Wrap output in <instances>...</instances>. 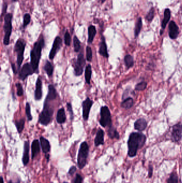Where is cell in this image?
<instances>
[{
    "instance_id": "1",
    "label": "cell",
    "mask_w": 182,
    "mask_h": 183,
    "mask_svg": "<svg viewBox=\"0 0 182 183\" xmlns=\"http://www.w3.org/2000/svg\"><path fill=\"white\" fill-rule=\"evenodd\" d=\"M146 140V136L144 134L139 132L130 134L128 141V156L130 157L136 156L138 149L144 146Z\"/></svg>"
},
{
    "instance_id": "2",
    "label": "cell",
    "mask_w": 182,
    "mask_h": 183,
    "mask_svg": "<svg viewBox=\"0 0 182 183\" xmlns=\"http://www.w3.org/2000/svg\"><path fill=\"white\" fill-rule=\"evenodd\" d=\"M45 45L43 36L41 35L40 38L34 44L33 47L30 52V64L35 72L38 71V66L41 57L42 49Z\"/></svg>"
},
{
    "instance_id": "3",
    "label": "cell",
    "mask_w": 182,
    "mask_h": 183,
    "mask_svg": "<svg viewBox=\"0 0 182 183\" xmlns=\"http://www.w3.org/2000/svg\"><path fill=\"white\" fill-rule=\"evenodd\" d=\"M49 102L50 101L45 100L43 110L38 117V123L43 126H48L52 121L54 109L51 107Z\"/></svg>"
},
{
    "instance_id": "4",
    "label": "cell",
    "mask_w": 182,
    "mask_h": 183,
    "mask_svg": "<svg viewBox=\"0 0 182 183\" xmlns=\"http://www.w3.org/2000/svg\"><path fill=\"white\" fill-rule=\"evenodd\" d=\"M89 153V147L86 141L81 143L77 157V165L79 169L82 170L87 164V160Z\"/></svg>"
},
{
    "instance_id": "5",
    "label": "cell",
    "mask_w": 182,
    "mask_h": 183,
    "mask_svg": "<svg viewBox=\"0 0 182 183\" xmlns=\"http://www.w3.org/2000/svg\"><path fill=\"white\" fill-rule=\"evenodd\" d=\"M13 15L11 13L6 14L4 17V36L3 38V44L5 46H8L10 44V36L11 35L12 30V20Z\"/></svg>"
},
{
    "instance_id": "6",
    "label": "cell",
    "mask_w": 182,
    "mask_h": 183,
    "mask_svg": "<svg viewBox=\"0 0 182 183\" xmlns=\"http://www.w3.org/2000/svg\"><path fill=\"white\" fill-rule=\"evenodd\" d=\"M26 42L22 39H19L14 45V52L17 54V63L19 68L24 60V53L26 47Z\"/></svg>"
},
{
    "instance_id": "7",
    "label": "cell",
    "mask_w": 182,
    "mask_h": 183,
    "mask_svg": "<svg viewBox=\"0 0 182 183\" xmlns=\"http://www.w3.org/2000/svg\"><path fill=\"white\" fill-rule=\"evenodd\" d=\"M100 118L99 124L103 127L112 126V118L110 111L107 106H103L100 109Z\"/></svg>"
},
{
    "instance_id": "8",
    "label": "cell",
    "mask_w": 182,
    "mask_h": 183,
    "mask_svg": "<svg viewBox=\"0 0 182 183\" xmlns=\"http://www.w3.org/2000/svg\"><path fill=\"white\" fill-rule=\"evenodd\" d=\"M86 65V60L82 53L79 54L75 63L74 64V74L76 76H80L83 74V69Z\"/></svg>"
},
{
    "instance_id": "9",
    "label": "cell",
    "mask_w": 182,
    "mask_h": 183,
    "mask_svg": "<svg viewBox=\"0 0 182 183\" xmlns=\"http://www.w3.org/2000/svg\"><path fill=\"white\" fill-rule=\"evenodd\" d=\"M34 73H35V71L32 68L31 64L27 63L22 66V69L19 72V78L20 80H24L26 79L28 76L32 75Z\"/></svg>"
},
{
    "instance_id": "10",
    "label": "cell",
    "mask_w": 182,
    "mask_h": 183,
    "mask_svg": "<svg viewBox=\"0 0 182 183\" xmlns=\"http://www.w3.org/2000/svg\"><path fill=\"white\" fill-rule=\"evenodd\" d=\"M62 45V39L60 36H57L55 39L52 45V48L50 50L49 54V58L50 60H53L55 56H56L57 52L59 50Z\"/></svg>"
},
{
    "instance_id": "11",
    "label": "cell",
    "mask_w": 182,
    "mask_h": 183,
    "mask_svg": "<svg viewBox=\"0 0 182 183\" xmlns=\"http://www.w3.org/2000/svg\"><path fill=\"white\" fill-rule=\"evenodd\" d=\"M92 104L93 101L89 98H87L82 103V116L84 121L88 120Z\"/></svg>"
},
{
    "instance_id": "12",
    "label": "cell",
    "mask_w": 182,
    "mask_h": 183,
    "mask_svg": "<svg viewBox=\"0 0 182 183\" xmlns=\"http://www.w3.org/2000/svg\"><path fill=\"white\" fill-rule=\"evenodd\" d=\"M182 138V124H177L172 127V139L173 142L177 143L180 141Z\"/></svg>"
},
{
    "instance_id": "13",
    "label": "cell",
    "mask_w": 182,
    "mask_h": 183,
    "mask_svg": "<svg viewBox=\"0 0 182 183\" xmlns=\"http://www.w3.org/2000/svg\"><path fill=\"white\" fill-rule=\"evenodd\" d=\"M179 34V28L174 21H170L169 24V36L172 39H176Z\"/></svg>"
},
{
    "instance_id": "14",
    "label": "cell",
    "mask_w": 182,
    "mask_h": 183,
    "mask_svg": "<svg viewBox=\"0 0 182 183\" xmlns=\"http://www.w3.org/2000/svg\"><path fill=\"white\" fill-rule=\"evenodd\" d=\"M30 143L28 141H25L24 145V151L22 154V162L24 167L28 165L30 162Z\"/></svg>"
},
{
    "instance_id": "15",
    "label": "cell",
    "mask_w": 182,
    "mask_h": 183,
    "mask_svg": "<svg viewBox=\"0 0 182 183\" xmlns=\"http://www.w3.org/2000/svg\"><path fill=\"white\" fill-rule=\"evenodd\" d=\"M98 53L100 55L103 56L104 57L108 58L109 56L108 51H107V47L106 45L105 39L104 36L102 35L101 36V41H100L99 46V50Z\"/></svg>"
},
{
    "instance_id": "16",
    "label": "cell",
    "mask_w": 182,
    "mask_h": 183,
    "mask_svg": "<svg viewBox=\"0 0 182 183\" xmlns=\"http://www.w3.org/2000/svg\"><path fill=\"white\" fill-rule=\"evenodd\" d=\"M40 143L38 140L35 139L31 145V159L34 160L40 153Z\"/></svg>"
},
{
    "instance_id": "17",
    "label": "cell",
    "mask_w": 182,
    "mask_h": 183,
    "mask_svg": "<svg viewBox=\"0 0 182 183\" xmlns=\"http://www.w3.org/2000/svg\"><path fill=\"white\" fill-rule=\"evenodd\" d=\"M42 83L40 77L38 78L36 83V88L34 94L35 99L36 101H39L42 97Z\"/></svg>"
},
{
    "instance_id": "18",
    "label": "cell",
    "mask_w": 182,
    "mask_h": 183,
    "mask_svg": "<svg viewBox=\"0 0 182 183\" xmlns=\"http://www.w3.org/2000/svg\"><path fill=\"white\" fill-rule=\"evenodd\" d=\"M104 132L102 129H99L96 134V137L95 138V146L98 147L104 144Z\"/></svg>"
},
{
    "instance_id": "19",
    "label": "cell",
    "mask_w": 182,
    "mask_h": 183,
    "mask_svg": "<svg viewBox=\"0 0 182 183\" xmlns=\"http://www.w3.org/2000/svg\"><path fill=\"white\" fill-rule=\"evenodd\" d=\"M40 145L43 153L46 154L50 152L51 149V146L48 140L46 139L43 137H41L40 138Z\"/></svg>"
},
{
    "instance_id": "20",
    "label": "cell",
    "mask_w": 182,
    "mask_h": 183,
    "mask_svg": "<svg viewBox=\"0 0 182 183\" xmlns=\"http://www.w3.org/2000/svg\"><path fill=\"white\" fill-rule=\"evenodd\" d=\"M147 125L148 123L146 120L143 118H140L135 121L134 123L135 129L138 131H143L144 130H145L147 127Z\"/></svg>"
},
{
    "instance_id": "21",
    "label": "cell",
    "mask_w": 182,
    "mask_h": 183,
    "mask_svg": "<svg viewBox=\"0 0 182 183\" xmlns=\"http://www.w3.org/2000/svg\"><path fill=\"white\" fill-rule=\"evenodd\" d=\"M88 44H92V42L94 41L95 37L96 36L97 33V30H96V27L94 25H91L88 27Z\"/></svg>"
},
{
    "instance_id": "22",
    "label": "cell",
    "mask_w": 182,
    "mask_h": 183,
    "mask_svg": "<svg viewBox=\"0 0 182 183\" xmlns=\"http://www.w3.org/2000/svg\"><path fill=\"white\" fill-rule=\"evenodd\" d=\"M66 116L65 111L63 108L59 109L56 116V121L59 124H63L66 121Z\"/></svg>"
},
{
    "instance_id": "23",
    "label": "cell",
    "mask_w": 182,
    "mask_h": 183,
    "mask_svg": "<svg viewBox=\"0 0 182 183\" xmlns=\"http://www.w3.org/2000/svg\"><path fill=\"white\" fill-rule=\"evenodd\" d=\"M170 17H171V11L170 9L168 8H166L164 10V17L161 23V28H162L161 30L162 31H164L166 28L167 24H168V22L170 20Z\"/></svg>"
},
{
    "instance_id": "24",
    "label": "cell",
    "mask_w": 182,
    "mask_h": 183,
    "mask_svg": "<svg viewBox=\"0 0 182 183\" xmlns=\"http://www.w3.org/2000/svg\"><path fill=\"white\" fill-rule=\"evenodd\" d=\"M56 97H57V92H56V90L54 86L52 85H49L48 94L47 96L46 99L48 100L49 101H51L52 100L56 99Z\"/></svg>"
},
{
    "instance_id": "25",
    "label": "cell",
    "mask_w": 182,
    "mask_h": 183,
    "mask_svg": "<svg viewBox=\"0 0 182 183\" xmlns=\"http://www.w3.org/2000/svg\"><path fill=\"white\" fill-rule=\"evenodd\" d=\"M107 134H108V137L112 139H119L120 138V135L118 132L117 131L116 129L114 128L113 126L108 128Z\"/></svg>"
},
{
    "instance_id": "26",
    "label": "cell",
    "mask_w": 182,
    "mask_h": 183,
    "mask_svg": "<svg viewBox=\"0 0 182 183\" xmlns=\"http://www.w3.org/2000/svg\"><path fill=\"white\" fill-rule=\"evenodd\" d=\"M133 105H134V100H133L132 98H130V97H129V98H127L124 100L121 104V107L123 108L126 109H130L132 107Z\"/></svg>"
},
{
    "instance_id": "27",
    "label": "cell",
    "mask_w": 182,
    "mask_h": 183,
    "mask_svg": "<svg viewBox=\"0 0 182 183\" xmlns=\"http://www.w3.org/2000/svg\"><path fill=\"white\" fill-rule=\"evenodd\" d=\"M91 74H92V69L91 66L90 65H88L87 66L85 70V80L88 84H90V81L91 78Z\"/></svg>"
},
{
    "instance_id": "28",
    "label": "cell",
    "mask_w": 182,
    "mask_h": 183,
    "mask_svg": "<svg viewBox=\"0 0 182 183\" xmlns=\"http://www.w3.org/2000/svg\"><path fill=\"white\" fill-rule=\"evenodd\" d=\"M142 18H140V17H139L137 20L136 25H135V36L136 38H137L139 36L140 33V31H141L142 28Z\"/></svg>"
},
{
    "instance_id": "29",
    "label": "cell",
    "mask_w": 182,
    "mask_h": 183,
    "mask_svg": "<svg viewBox=\"0 0 182 183\" xmlns=\"http://www.w3.org/2000/svg\"><path fill=\"white\" fill-rule=\"evenodd\" d=\"M43 69L49 77H51L52 76L53 71H54V67L52 66V64L49 61H47Z\"/></svg>"
},
{
    "instance_id": "30",
    "label": "cell",
    "mask_w": 182,
    "mask_h": 183,
    "mask_svg": "<svg viewBox=\"0 0 182 183\" xmlns=\"http://www.w3.org/2000/svg\"><path fill=\"white\" fill-rule=\"evenodd\" d=\"M124 61L125 65L128 69L131 68L134 64V58L132 57V56H131L130 55H127L125 56Z\"/></svg>"
},
{
    "instance_id": "31",
    "label": "cell",
    "mask_w": 182,
    "mask_h": 183,
    "mask_svg": "<svg viewBox=\"0 0 182 183\" xmlns=\"http://www.w3.org/2000/svg\"><path fill=\"white\" fill-rule=\"evenodd\" d=\"M15 126H16L18 133L21 134L24 129L25 120H24V118H22L20 120L17 121L15 122Z\"/></svg>"
},
{
    "instance_id": "32",
    "label": "cell",
    "mask_w": 182,
    "mask_h": 183,
    "mask_svg": "<svg viewBox=\"0 0 182 183\" xmlns=\"http://www.w3.org/2000/svg\"><path fill=\"white\" fill-rule=\"evenodd\" d=\"M73 46L74 52L78 53L81 49V42L76 36H74L73 38Z\"/></svg>"
},
{
    "instance_id": "33",
    "label": "cell",
    "mask_w": 182,
    "mask_h": 183,
    "mask_svg": "<svg viewBox=\"0 0 182 183\" xmlns=\"http://www.w3.org/2000/svg\"><path fill=\"white\" fill-rule=\"evenodd\" d=\"M30 20H31V16L29 14H25L24 15V17H23V25L22 28H26L28 24L30 23Z\"/></svg>"
},
{
    "instance_id": "34",
    "label": "cell",
    "mask_w": 182,
    "mask_h": 183,
    "mask_svg": "<svg viewBox=\"0 0 182 183\" xmlns=\"http://www.w3.org/2000/svg\"><path fill=\"white\" fill-rule=\"evenodd\" d=\"M147 83L145 82H141L136 85L135 86V90L138 91H144L147 87Z\"/></svg>"
},
{
    "instance_id": "35",
    "label": "cell",
    "mask_w": 182,
    "mask_h": 183,
    "mask_svg": "<svg viewBox=\"0 0 182 183\" xmlns=\"http://www.w3.org/2000/svg\"><path fill=\"white\" fill-rule=\"evenodd\" d=\"M25 112H26V116H27V118L28 121H32L33 117H32V114H31V110H30V104L28 102L26 103V107H25Z\"/></svg>"
},
{
    "instance_id": "36",
    "label": "cell",
    "mask_w": 182,
    "mask_h": 183,
    "mask_svg": "<svg viewBox=\"0 0 182 183\" xmlns=\"http://www.w3.org/2000/svg\"><path fill=\"white\" fill-rule=\"evenodd\" d=\"M64 42L67 46H70L71 43V36L68 31H66L64 34Z\"/></svg>"
},
{
    "instance_id": "37",
    "label": "cell",
    "mask_w": 182,
    "mask_h": 183,
    "mask_svg": "<svg viewBox=\"0 0 182 183\" xmlns=\"http://www.w3.org/2000/svg\"><path fill=\"white\" fill-rule=\"evenodd\" d=\"M155 10L154 8H151L150 10L148 11V14L146 16V19L149 22H152L154 17Z\"/></svg>"
},
{
    "instance_id": "38",
    "label": "cell",
    "mask_w": 182,
    "mask_h": 183,
    "mask_svg": "<svg viewBox=\"0 0 182 183\" xmlns=\"http://www.w3.org/2000/svg\"><path fill=\"white\" fill-rule=\"evenodd\" d=\"M86 58L88 62L92 61V52L91 48L89 46H87L86 48Z\"/></svg>"
},
{
    "instance_id": "39",
    "label": "cell",
    "mask_w": 182,
    "mask_h": 183,
    "mask_svg": "<svg viewBox=\"0 0 182 183\" xmlns=\"http://www.w3.org/2000/svg\"><path fill=\"white\" fill-rule=\"evenodd\" d=\"M178 176L176 173H172L168 178L167 183H178Z\"/></svg>"
},
{
    "instance_id": "40",
    "label": "cell",
    "mask_w": 182,
    "mask_h": 183,
    "mask_svg": "<svg viewBox=\"0 0 182 183\" xmlns=\"http://www.w3.org/2000/svg\"><path fill=\"white\" fill-rule=\"evenodd\" d=\"M83 179L80 173H76L75 176L72 180V183H83Z\"/></svg>"
},
{
    "instance_id": "41",
    "label": "cell",
    "mask_w": 182,
    "mask_h": 183,
    "mask_svg": "<svg viewBox=\"0 0 182 183\" xmlns=\"http://www.w3.org/2000/svg\"><path fill=\"white\" fill-rule=\"evenodd\" d=\"M16 87H17V94L19 96H22L24 94V90L22 88V84L19 83H17L16 84Z\"/></svg>"
},
{
    "instance_id": "42",
    "label": "cell",
    "mask_w": 182,
    "mask_h": 183,
    "mask_svg": "<svg viewBox=\"0 0 182 183\" xmlns=\"http://www.w3.org/2000/svg\"><path fill=\"white\" fill-rule=\"evenodd\" d=\"M76 170H77V168H76V166H75V165H72V166L69 169V170H68V175L72 177V176L74 175V173L76 172Z\"/></svg>"
},
{
    "instance_id": "43",
    "label": "cell",
    "mask_w": 182,
    "mask_h": 183,
    "mask_svg": "<svg viewBox=\"0 0 182 183\" xmlns=\"http://www.w3.org/2000/svg\"><path fill=\"white\" fill-rule=\"evenodd\" d=\"M67 110H68V113H69L70 115L71 120H72L73 119L74 116H73V111L71 104H70V103H67Z\"/></svg>"
},
{
    "instance_id": "44",
    "label": "cell",
    "mask_w": 182,
    "mask_h": 183,
    "mask_svg": "<svg viewBox=\"0 0 182 183\" xmlns=\"http://www.w3.org/2000/svg\"><path fill=\"white\" fill-rule=\"evenodd\" d=\"M8 8V4L6 3H4L3 4V8H2V14H1V18L3 17L4 15L6 14V10Z\"/></svg>"
},
{
    "instance_id": "45",
    "label": "cell",
    "mask_w": 182,
    "mask_h": 183,
    "mask_svg": "<svg viewBox=\"0 0 182 183\" xmlns=\"http://www.w3.org/2000/svg\"><path fill=\"white\" fill-rule=\"evenodd\" d=\"M153 166L151 165H149L148 167V176L149 178H151L153 175Z\"/></svg>"
},
{
    "instance_id": "46",
    "label": "cell",
    "mask_w": 182,
    "mask_h": 183,
    "mask_svg": "<svg viewBox=\"0 0 182 183\" xmlns=\"http://www.w3.org/2000/svg\"><path fill=\"white\" fill-rule=\"evenodd\" d=\"M8 183H21V180L20 178L16 179V181H14L13 179H11L8 181Z\"/></svg>"
},
{
    "instance_id": "47",
    "label": "cell",
    "mask_w": 182,
    "mask_h": 183,
    "mask_svg": "<svg viewBox=\"0 0 182 183\" xmlns=\"http://www.w3.org/2000/svg\"><path fill=\"white\" fill-rule=\"evenodd\" d=\"M11 66H12V70H13V71H14V74H16L17 73V72H16L17 69H16V66H14V64H12Z\"/></svg>"
},
{
    "instance_id": "48",
    "label": "cell",
    "mask_w": 182,
    "mask_h": 183,
    "mask_svg": "<svg viewBox=\"0 0 182 183\" xmlns=\"http://www.w3.org/2000/svg\"><path fill=\"white\" fill-rule=\"evenodd\" d=\"M45 157L46 158L47 161V162L49 161V159H50V155L49 154H45Z\"/></svg>"
},
{
    "instance_id": "49",
    "label": "cell",
    "mask_w": 182,
    "mask_h": 183,
    "mask_svg": "<svg viewBox=\"0 0 182 183\" xmlns=\"http://www.w3.org/2000/svg\"><path fill=\"white\" fill-rule=\"evenodd\" d=\"M1 183H4V179H3V178L2 176L1 177Z\"/></svg>"
},
{
    "instance_id": "50",
    "label": "cell",
    "mask_w": 182,
    "mask_h": 183,
    "mask_svg": "<svg viewBox=\"0 0 182 183\" xmlns=\"http://www.w3.org/2000/svg\"><path fill=\"white\" fill-rule=\"evenodd\" d=\"M99 1H100V2H101V3H104V2H105V1H106V0H99Z\"/></svg>"
},
{
    "instance_id": "51",
    "label": "cell",
    "mask_w": 182,
    "mask_h": 183,
    "mask_svg": "<svg viewBox=\"0 0 182 183\" xmlns=\"http://www.w3.org/2000/svg\"><path fill=\"white\" fill-rule=\"evenodd\" d=\"M12 1L13 2H18V0H12Z\"/></svg>"
},
{
    "instance_id": "52",
    "label": "cell",
    "mask_w": 182,
    "mask_h": 183,
    "mask_svg": "<svg viewBox=\"0 0 182 183\" xmlns=\"http://www.w3.org/2000/svg\"><path fill=\"white\" fill-rule=\"evenodd\" d=\"M62 183H68V182H67V181H64V182H63Z\"/></svg>"
},
{
    "instance_id": "53",
    "label": "cell",
    "mask_w": 182,
    "mask_h": 183,
    "mask_svg": "<svg viewBox=\"0 0 182 183\" xmlns=\"http://www.w3.org/2000/svg\"></svg>"
}]
</instances>
